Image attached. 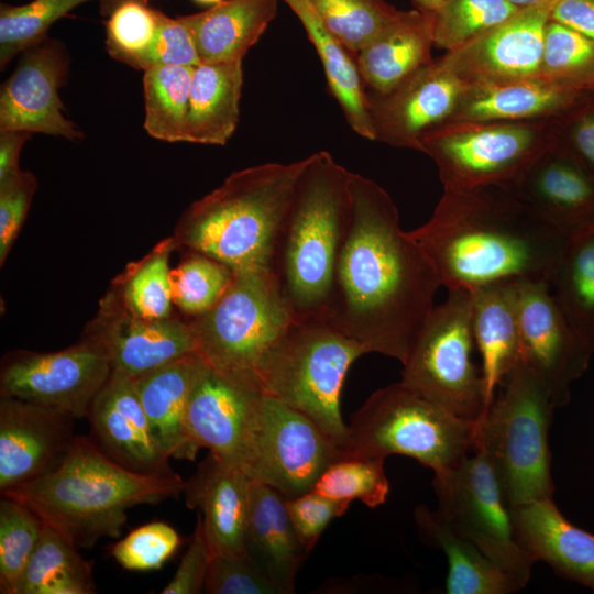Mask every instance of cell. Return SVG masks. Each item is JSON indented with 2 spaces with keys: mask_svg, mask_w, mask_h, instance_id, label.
Masks as SVG:
<instances>
[{
  "mask_svg": "<svg viewBox=\"0 0 594 594\" xmlns=\"http://www.w3.org/2000/svg\"><path fill=\"white\" fill-rule=\"evenodd\" d=\"M549 287L571 327L594 351V223L571 233Z\"/></svg>",
  "mask_w": 594,
  "mask_h": 594,
  "instance_id": "cell-35",
  "label": "cell"
},
{
  "mask_svg": "<svg viewBox=\"0 0 594 594\" xmlns=\"http://www.w3.org/2000/svg\"><path fill=\"white\" fill-rule=\"evenodd\" d=\"M365 353L322 318L294 319L255 373L266 395L309 417L345 452L349 426L341 414V392L351 365Z\"/></svg>",
  "mask_w": 594,
  "mask_h": 594,
  "instance_id": "cell-6",
  "label": "cell"
},
{
  "mask_svg": "<svg viewBox=\"0 0 594 594\" xmlns=\"http://www.w3.org/2000/svg\"><path fill=\"white\" fill-rule=\"evenodd\" d=\"M519 8L507 0H442L433 13L435 45L453 51L497 24Z\"/></svg>",
  "mask_w": 594,
  "mask_h": 594,
  "instance_id": "cell-42",
  "label": "cell"
},
{
  "mask_svg": "<svg viewBox=\"0 0 594 594\" xmlns=\"http://www.w3.org/2000/svg\"><path fill=\"white\" fill-rule=\"evenodd\" d=\"M558 143L594 174V99L563 117Z\"/></svg>",
  "mask_w": 594,
  "mask_h": 594,
  "instance_id": "cell-53",
  "label": "cell"
},
{
  "mask_svg": "<svg viewBox=\"0 0 594 594\" xmlns=\"http://www.w3.org/2000/svg\"><path fill=\"white\" fill-rule=\"evenodd\" d=\"M92 564L61 532L44 524L18 594H94Z\"/></svg>",
  "mask_w": 594,
  "mask_h": 594,
  "instance_id": "cell-36",
  "label": "cell"
},
{
  "mask_svg": "<svg viewBox=\"0 0 594 594\" xmlns=\"http://www.w3.org/2000/svg\"><path fill=\"white\" fill-rule=\"evenodd\" d=\"M417 9L435 13L442 0H411Z\"/></svg>",
  "mask_w": 594,
  "mask_h": 594,
  "instance_id": "cell-57",
  "label": "cell"
},
{
  "mask_svg": "<svg viewBox=\"0 0 594 594\" xmlns=\"http://www.w3.org/2000/svg\"><path fill=\"white\" fill-rule=\"evenodd\" d=\"M63 42L45 37L28 47L0 90V131H28L70 141L84 132L64 114L59 88L69 73Z\"/></svg>",
  "mask_w": 594,
  "mask_h": 594,
  "instance_id": "cell-18",
  "label": "cell"
},
{
  "mask_svg": "<svg viewBox=\"0 0 594 594\" xmlns=\"http://www.w3.org/2000/svg\"><path fill=\"white\" fill-rule=\"evenodd\" d=\"M507 1L519 9H525L529 7H535V6L552 2L554 0H507Z\"/></svg>",
  "mask_w": 594,
  "mask_h": 594,
  "instance_id": "cell-58",
  "label": "cell"
},
{
  "mask_svg": "<svg viewBox=\"0 0 594 594\" xmlns=\"http://www.w3.org/2000/svg\"><path fill=\"white\" fill-rule=\"evenodd\" d=\"M252 480L213 453L185 481L186 506L198 509L209 547L216 554H244Z\"/></svg>",
  "mask_w": 594,
  "mask_h": 594,
  "instance_id": "cell-24",
  "label": "cell"
},
{
  "mask_svg": "<svg viewBox=\"0 0 594 594\" xmlns=\"http://www.w3.org/2000/svg\"><path fill=\"white\" fill-rule=\"evenodd\" d=\"M242 86V61L195 66L186 142L224 145L239 122Z\"/></svg>",
  "mask_w": 594,
  "mask_h": 594,
  "instance_id": "cell-32",
  "label": "cell"
},
{
  "mask_svg": "<svg viewBox=\"0 0 594 594\" xmlns=\"http://www.w3.org/2000/svg\"><path fill=\"white\" fill-rule=\"evenodd\" d=\"M130 0H99V10L102 15H110L114 9H117L120 4L123 2H127ZM143 3H146L148 0H135Z\"/></svg>",
  "mask_w": 594,
  "mask_h": 594,
  "instance_id": "cell-56",
  "label": "cell"
},
{
  "mask_svg": "<svg viewBox=\"0 0 594 594\" xmlns=\"http://www.w3.org/2000/svg\"><path fill=\"white\" fill-rule=\"evenodd\" d=\"M264 395L255 373L220 371L208 364L187 406L186 428L191 441L248 474Z\"/></svg>",
  "mask_w": 594,
  "mask_h": 594,
  "instance_id": "cell-14",
  "label": "cell"
},
{
  "mask_svg": "<svg viewBox=\"0 0 594 594\" xmlns=\"http://www.w3.org/2000/svg\"><path fill=\"white\" fill-rule=\"evenodd\" d=\"M469 293L472 332L491 404L496 388L521 360L518 280L490 283Z\"/></svg>",
  "mask_w": 594,
  "mask_h": 594,
  "instance_id": "cell-28",
  "label": "cell"
},
{
  "mask_svg": "<svg viewBox=\"0 0 594 594\" xmlns=\"http://www.w3.org/2000/svg\"><path fill=\"white\" fill-rule=\"evenodd\" d=\"M81 337L107 354L112 372L139 378L189 353L197 340L189 320L147 319L128 311L109 289Z\"/></svg>",
  "mask_w": 594,
  "mask_h": 594,
  "instance_id": "cell-17",
  "label": "cell"
},
{
  "mask_svg": "<svg viewBox=\"0 0 594 594\" xmlns=\"http://www.w3.org/2000/svg\"><path fill=\"white\" fill-rule=\"evenodd\" d=\"M351 218L323 319L402 364L435 307L441 283L395 202L374 180L350 174Z\"/></svg>",
  "mask_w": 594,
  "mask_h": 594,
  "instance_id": "cell-1",
  "label": "cell"
},
{
  "mask_svg": "<svg viewBox=\"0 0 594 594\" xmlns=\"http://www.w3.org/2000/svg\"><path fill=\"white\" fill-rule=\"evenodd\" d=\"M550 20L594 40V0H557Z\"/></svg>",
  "mask_w": 594,
  "mask_h": 594,
  "instance_id": "cell-54",
  "label": "cell"
},
{
  "mask_svg": "<svg viewBox=\"0 0 594 594\" xmlns=\"http://www.w3.org/2000/svg\"><path fill=\"white\" fill-rule=\"evenodd\" d=\"M296 14L323 65L331 94L341 107L352 130L375 141L369 112L366 87L356 56L323 24L310 0H282Z\"/></svg>",
  "mask_w": 594,
  "mask_h": 594,
  "instance_id": "cell-34",
  "label": "cell"
},
{
  "mask_svg": "<svg viewBox=\"0 0 594 594\" xmlns=\"http://www.w3.org/2000/svg\"><path fill=\"white\" fill-rule=\"evenodd\" d=\"M184 487L179 474L132 472L109 459L89 436H76L56 469L1 495L28 506L78 549H89L102 538L121 536L128 509L178 497Z\"/></svg>",
  "mask_w": 594,
  "mask_h": 594,
  "instance_id": "cell-3",
  "label": "cell"
},
{
  "mask_svg": "<svg viewBox=\"0 0 594 594\" xmlns=\"http://www.w3.org/2000/svg\"><path fill=\"white\" fill-rule=\"evenodd\" d=\"M474 448V422L461 419L402 382L375 391L349 426L346 457L403 454L433 473L457 468Z\"/></svg>",
  "mask_w": 594,
  "mask_h": 594,
  "instance_id": "cell-8",
  "label": "cell"
},
{
  "mask_svg": "<svg viewBox=\"0 0 594 594\" xmlns=\"http://www.w3.org/2000/svg\"><path fill=\"white\" fill-rule=\"evenodd\" d=\"M111 373L105 351L84 337L55 352L12 351L1 362L0 396L86 418Z\"/></svg>",
  "mask_w": 594,
  "mask_h": 594,
  "instance_id": "cell-13",
  "label": "cell"
},
{
  "mask_svg": "<svg viewBox=\"0 0 594 594\" xmlns=\"http://www.w3.org/2000/svg\"><path fill=\"white\" fill-rule=\"evenodd\" d=\"M277 14V0H222L180 15L201 63L242 61Z\"/></svg>",
  "mask_w": 594,
  "mask_h": 594,
  "instance_id": "cell-31",
  "label": "cell"
},
{
  "mask_svg": "<svg viewBox=\"0 0 594 594\" xmlns=\"http://www.w3.org/2000/svg\"><path fill=\"white\" fill-rule=\"evenodd\" d=\"M433 474L441 519L525 587L536 561L518 538L514 506L485 454L474 450L457 468Z\"/></svg>",
  "mask_w": 594,
  "mask_h": 594,
  "instance_id": "cell-12",
  "label": "cell"
},
{
  "mask_svg": "<svg viewBox=\"0 0 594 594\" xmlns=\"http://www.w3.org/2000/svg\"><path fill=\"white\" fill-rule=\"evenodd\" d=\"M474 421V448L493 465L510 504L553 498L549 428L556 409L544 383L519 363Z\"/></svg>",
  "mask_w": 594,
  "mask_h": 594,
  "instance_id": "cell-7",
  "label": "cell"
},
{
  "mask_svg": "<svg viewBox=\"0 0 594 594\" xmlns=\"http://www.w3.org/2000/svg\"><path fill=\"white\" fill-rule=\"evenodd\" d=\"M518 315L520 363L544 383L556 409L568 405L570 387L594 351L571 327L548 282L518 280Z\"/></svg>",
  "mask_w": 594,
  "mask_h": 594,
  "instance_id": "cell-16",
  "label": "cell"
},
{
  "mask_svg": "<svg viewBox=\"0 0 594 594\" xmlns=\"http://www.w3.org/2000/svg\"><path fill=\"white\" fill-rule=\"evenodd\" d=\"M349 506L350 503L334 501L315 491L286 501L294 530L308 552L314 549L329 522L342 516Z\"/></svg>",
  "mask_w": 594,
  "mask_h": 594,
  "instance_id": "cell-51",
  "label": "cell"
},
{
  "mask_svg": "<svg viewBox=\"0 0 594 594\" xmlns=\"http://www.w3.org/2000/svg\"><path fill=\"white\" fill-rule=\"evenodd\" d=\"M198 2H201V3H211V4H216L222 0H196Z\"/></svg>",
  "mask_w": 594,
  "mask_h": 594,
  "instance_id": "cell-59",
  "label": "cell"
},
{
  "mask_svg": "<svg viewBox=\"0 0 594 594\" xmlns=\"http://www.w3.org/2000/svg\"><path fill=\"white\" fill-rule=\"evenodd\" d=\"M175 249L174 238H166L113 279L109 289L128 311L147 319L174 316L169 256Z\"/></svg>",
  "mask_w": 594,
  "mask_h": 594,
  "instance_id": "cell-37",
  "label": "cell"
},
{
  "mask_svg": "<svg viewBox=\"0 0 594 594\" xmlns=\"http://www.w3.org/2000/svg\"><path fill=\"white\" fill-rule=\"evenodd\" d=\"M326 28L355 56L395 18L385 0H310Z\"/></svg>",
  "mask_w": 594,
  "mask_h": 594,
  "instance_id": "cell-41",
  "label": "cell"
},
{
  "mask_svg": "<svg viewBox=\"0 0 594 594\" xmlns=\"http://www.w3.org/2000/svg\"><path fill=\"white\" fill-rule=\"evenodd\" d=\"M37 187L35 176L21 169L0 180V264L21 230Z\"/></svg>",
  "mask_w": 594,
  "mask_h": 594,
  "instance_id": "cell-50",
  "label": "cell"
},
{
  "mask_svg": "<svg viewBox=\"0 0 594 594\" xmlns=\"http://www.w3.org/2000/svg\"><path fill=\"white\" fill-rule=\"evenodd\" d=\"M557 0L510 18L440 57L465 86L540 76L543 37Z\"/></svg>",
  "mask_w": 594,
  "mask_h": 594,
  "instance_id": "cell-19",
  "label": "cell"
},
{
  "mask_svg": "<svg viewBox=\"0 0 594 594\" xmlns=\"http://www.w3.org/2000/svg\"><path fill=\"white\" fill-rule=\"evenodd\" d=\"M345 452L302 413L264 395L255 451L248 475L286 501L314 490Z\"/></svg>",
  "mask_w": 594,
  "mask_h": 594,
  "instance_id": "cell-15",
  "label": "cell"
},
{
  "mask_svg": "<svg viewBox=\"0 0 594 594\" xmlns=\"http://www.w3.org/2000/svg\"><path fill=\"white\" fill-rule=\"evenodd\" d=\"M32 134L28 131H0V180L21 170L20 154Z\"/></svg>",
  "mask_w": 594,
  "mask_h": 594,
  "instance_id": "cell-55",
  "label": "cell"
},
{
  "mask_svg": "<svg viewBox=\"0 0 594 594\" xmlns=\"http://www.w3.org/2000/svg\"><path fill=\"white\" fill-rule=\"evenodd\" d=\"M414 518L421 540L440 549L447 558L446 593L510 594L524 587L474 543L457 534L436 510L419 505Z\"/></svg>",
  "mask_w": 594,
  "mask_h": 594,
  "instance_id": "cell-33",
  "label": "cell"
},
{
  "mask_svg": "<svg viewBox=\"0 0 594 594\" xmlns=\"http://www.w3.org/2000/svg\"><path fill=\"white\" fill-rule=\"evenodd\" d=\"M350 174L327 151L307 156L273 261L294 319L324 317L351 218Z\"/></svg>",
  "mask_w": 594,
  "mask_h": 594,
  "instance_id": "cell-5",
  "label": "cell"
},
{
  "mask_svg": "<svg viewBox=\"0 0 594 594\" xmlns=\"http://www.w3.org/2000/svg\"><path fill=\"white\" fill-rule=\"evenodd\" d=\"M86 418L89 438L122 468L145 475L177 474L154 438L134 378L112 372Z\"/></svg>",
  "mask_w": 594,
  "mask_h": 594,
  "instance_id": "cell-22",
  "label": "cell"
},
{
  "mask_svg": "<svg viewBox=\"0 0 594 594\" xmlns=\"http://www.w3.org/2000/svg\"><path fill=\"white\" fill-rule=\"evenodd\" d=\"M447 289L550 280L570 239L510 189H443L430 219L408 231Z\"/></svg>",
  "mask_w": 594,
  "mask_h": 594,
  "instance_id": "cell-2",
  "label": "cell"
},
{
  "mask_svg": "<svg viewBox=\"0 0 594 594\" xmlns=\"http://www.w3.org/2000/svg\"><path fill=\"white\" fill-rule=\"evenodd\" d=\"M207 366L193 352L135 380L154 438L170 459L193 461L199 450L187 432L186 413L191 391Z\"/></svg>",
  "mask_w": 594,
  "mask_h": 594,
  "instance_id": "cell-26",
  "label": "cell"
},
{
  "mask_svg": "<svg viewBox=\"0 0 594 594\" xmlns=\"http://www.w3.org/2000/svg\"><path fill=\"white\" fill-rule=\"evenodd\" d=\"M562 119L446 122L422 135V153L444 189L508 188L558 144Z\"/></svg>",
  "mask_w": 594,
  "mask_h": 594,
  "instance_id": "cell-9",
  "label": "cell"
},
{
  "mask_svg": "<svg viewBox=\"0 0 594 594\" xmlns=\"http://www.w3.org/2000/svg\"><path fill=\"white\" fill-rule=\"evenodd\" d=\"M156 30V9L135 0L123 2L109 15L107 51L111 57L129 65L151 44Z\"/></svg>",
  "mask_w": 594,
  "mask_h": 594,
  "instance_id": "cell-47",
  "label": "cell"
},
{
  "mask_svg": "<svg viewBox=\"0 0 594 594\" xmlns=\"http://www.w3.org/2000/svg\"><path fill=\"white\" fill-rule=\"evenodd\" d=\"M432 12L399 11L377 36L356 54L367 90L387 94L413 73L431 63Z\"/></svg>",
  "mask_w": 594,
  "mask_h": 594,
  "instance_id": "cell-30",
  "label": "cell"
},
{
  "mask_svg": "<svg viewBox=\"0 0 594 594\" xmlns=\"http://www.w3.org/2000/svg\"><path fill=\"white\" fill-rule=\"evenodd\" d=\"M244 547L279 594L295 592L297 574L309 552L294 530L286 499L274 488L253 481Z\"/></svg>",
  "mask_w": 594,
  "mask_h": 594,
  "instance_id": "cell-29",
  "label": "cell"
},
{
  "mask_svg": "<svg viewBox=\"0 0 594 594\" xmlns=\"http://www.w3.org/2000/svg\"><path fill=\"white\" fill-rule=\"evenodd\" d=\"M592 89H593V91H594V85H593V88H592Z\"/></svg>",
  "mask_w": 594,
  "mask_h": 594,
  "instance_id": "cell-60",
  "label": "cell"
},
{
  "mask_svg": "<svg viewBox=\"0 0 594 594\" xmlns=\"http://www.w3.org/2000/svg\"><path fill=\"white\" fill-rule=\"evenodd\" d=\"M43 520L24 504L0 501V592L18 594L25 566L41 538Z\"/></svg>",
  "mask_w": 594,
  "mask_h": 594,
  "instance_id": "cell-40",
  "label": "cell"
},
{
  "mask_svg": "<svg viewBox=\"0 0 594 594\" xmlns=\"http://www.w3.org/2000/svg\"><path fill=\"white\" fill-rule=\"evenodd\" d=\"M74 420L53 408L0 396L1 494L62 463L76 437Z\"/></svg>",
  "mask_w": 594,
  "mask_h": 594,
  "instance_id": "cell-21",
  "label": "cell"
},
{
  "mask_svg": "<svg viewBox=\"0 0 594 594\" xmlns=\"http://www.w3.org/2000/svg\"><path fill=\"white\" fill-rule=\"evenodd\" d=\"M200 64L191 32L177 18L157 10V30L151 44L130 66L146 70L155 66H197Z\"/></svg>",
  "mask_w": 594,
  "mask_h": 594,
  "instance_id": "cell-48",
  "label": "cell"
},
{
  "mask_svg": "<svg viewBox=\"0 0 594 594\" xmlns=\"http://www.w3.org/2000/svg\"><path fill=\"white\" fill-rule=\"evenodd\" d=\"M518 538L535 561L594 591V535L571 524L553 498L514 507Z\"/></svg>",
  "mask_w": 594,
  "mask_h": 594,
  "instance_id": "cell-27",
  "label": "cell"
},
{
  "mask_svg": "<svg viewBox=\"0 0 594 594\" xmlns=\"http://www.w3.org/2000/svg\"><path fill=\"white\" fill-rule=\"evenodd\" d=\"M594 91L544 77L466 86L450 121H528L561 118Z\"/></svg>",
  "mask_w": 594,
  "mask_h": 594,
  "instance_id": "cell-23",
  "label": "cell"
},
{
  "mask_svg": "<svg viewBox=\"0 0 594 594\" xmlns=\"http://www.w3.org/2000/svg\"><path fill=\"white\" fill-rule=\"evenodd\" d=\"M91 0H32L0 6V67L47 36L51 25L76 7ZM99 1V0H97Z\"/></svg>",
  "mask_w": 594,
  "mask_h": 594,
  "instance_id": "cell-43",
  "label": "cell"
},
{
  "mask_svg": "<svg viewBox=\"0 0 594 594\" xmlns=\"http://www.w3.org/2000/svg\"><path fill=\"white\" fill-rule=\"evenodd\" d=\"M182 538L174 527L153 521L132 530L111 549L116 561L127 570H157L177 551Z\"/></svg>",
  "mask_w": 594,
  "mask_h": 594,
  "instance_id": "cell-46",
  "label": "cell"
},
{
  "mask_svg": "<svg viewBox=\"0 0 594 594\" xmlns=\"http://www.w3.org/2000/svg\"><path fill=\"white\" fill-rule=\"evenodd\" d=\"M306 163L307 157L264 163L230 174L183 212L173 234L176 246L233 270H273L276 243Z\"/></svg>",
  "mask_w": 594,
  "mask_h": 594,
  "instance_id": "cell-4",
  "label": "cell"
},
{
  "mask_svg": "<svg viewBox=\"0 0 594 594\" xmlns=\"http://www.w3.org/2000/svg\"><path fill=\"white\" fill-rule=\"evenodd\" d=\"M508 189L564 231L594 223V174L559 143Z\"/></svg>",
  "mask_w": 594,
  "mask_h": 594,
  "instance_id": "cell-25",
  "label": "cell"
},
{
  "mask_svg": "<svg viewBox=\"0 0 594 594\" xmlns=\"http://www.w3.org/2000/svg\"><path fill=\"white\" fill-rule=\"evenodd\" d=\"M195 66H155L144 70V129L154 139L186 141Z\"/></svg>",
  "mask_w": 594,
  "mask_h": 594,
  "instance_id": "cell-38",
  "label": "cell"
},
{
  "mask_svg": "<svg viewBox=\"0 0 594 594\" xmlns=\"http://www.w3.org/2000/svg\"><path fill=\"white\" fill-rule=\"evenodd\" d=\"M204 591L209 594H279L246 553L213 556Z\"/></svg>",
  "mask_w": 594,
  "mask_h": 594,
  "instance_id": "cell-49",
  "label": "cell"
},
{
  "mask_svg": "<svg viewBox=\"0 0 594 594\" xmlns=\"http://www.w3.org/2000/svg\"><path fill=\"white\" fill-rule=\"evenodd\" d=\"M293 320L274 272L267 268L233 270L213 307L189 319L197 353L210 366L250 373Z\"/></svg>",
  "mask_w": 594,
  "mask_h": 594,
  "instance_id": "cell-10",
  "label": "cell"
},
{
  "mask_svg": "<svg viewBox=\"0 0 594 594\" xmlns=\"http://www.w3.org/2000/svg\"><path fill=\"white\" fill-rule=\"evenodd\" d=\"M212 558L213 553L204 531L201 515L198 513L196 527L193 532L189 547L183 556L175 575L162 590V593H201L205 587L206 576Z\"/></svg>",
  "mask_w": 594,
  "mask_h": 594,
  "instance_id": "cell-52",
  "label": "cell"
},
{
  "mask_svg": "<svg viewBox=\"0 0 594 594\" xmlns=\"http://www.w3.org/2000/svg\"><path fill=\"white\" fill-rule=\"evenodd\" d=\"M540 76L593 91L594 40L549 20L544 30Z\"/></svg>",
  "mask_w": 594,
  "mask_h": 594,
  "instance_id": "cell-44",
  "label": "cell"
},
{
  "mask_svg": "<svg viewBox=\"0 0 594 594\" xmlns=\"http://www.w3.org/2000/svg\"><path fill=\"white\" fill-rule=\"evenodd\" d=\"M432 308L406 361L400 382L454 416L476 421L488 407L485 382L472 360L470 293L448 289Z\"/></svg>",
  "mask_w": 594,
  "mask_h": 594,
  "instance_id": "cell-11",
  "label": "cell"
},
{
  "mask_svg": "<svg viewBox=\"0 0 594 594\" xmlns=\"http://www.w3.org/2000/svg\"><path fill=\"white\" fill-rule=\"evenodd\" d=\"M233 277V268L209 255L190 251L170 271L174 305L190 318L198 317L220 299Z\"/></svg>",
  "mask_w": 594,
  "mask_h": 594,
  "instance_id": "cell-39",
  "label": "cell"
},
{
  "mask_svg": "<svg viewBox=\"0 0 594 594\" xmlns=\"http://www.w3.org/2000/svg\"><path fill=\"white\" fill-rule=\"evenodd\" d=\"M465 87L438 58L387 94L366 89L375 141L422 152V135L450 121Z\"/></svg>",
  "mask_w": 594,
  "mask_h": 594,
  "instance_id": "cell-20",
  "label": "cell"
},
{
  "mask_svg": "<svg viewBox=\"0 0 594 594\" xmlns=\"http://www.w3.org/2000/svg\"><path fill=\"white\" fill-rule=\"evenodd\" d=\"M383 460L344 457L330 464L312 491L339 502L361 501L371 508L386 502L389 483Z\"/></svg>",
  "mask_w": 594,
  "mask_h": 594,
  "instance_id": "cell-45",
  "label": "cell"
}]
</instances>
